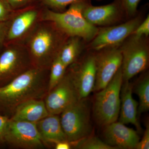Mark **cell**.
Listing matches in <instances>:
<instances>
[{"mask_svg":"<svg viewBox=\"0 0 149 149\" xmlns=\"http://www.w3.org/2000/svg\"><path fill=\"white\" fill-rule=\"evenodd\" d=\"M5 143L19 148L35 149L45 146L35 123L9 118L6 128Z\"/></svg>","mask_w":149,"mask_h":149,"instance_id":"7","label":"cell"},{"mask_svg":"<svg viewBox=\"0 0 149 149\" xmlns=\"http://www.w3.org/2000/svg\"><path fill=\"white\" fill-rule=\"evenodd\" d=\"M95 54L96 77L94 91L104 89L111 81L122 65V56L119 47L107 48Z\"/></svg>","mask_w":149,"mask_h":149,"instance_id":"9","label":"cell"},{"mask_svg":"<svg viewBox=\"0 0 149 149\" xmlns=\"http://www.w3.org/2000/svg\"><path fill=\"white\" fill-rule=\"evenodd\" d=\"M123 81L120 67L106 87L97 92L93 115L99 125L105 126L117 121L120 110V93Z\"/></svg>","mask_w":149,"mask_h":149,"instance_id":"3","label":"cell"},{"mask_svg":"<svg viewBox=\"0 0 149 149\" xmlns=\"http://www.w3.org/2000/svg\"><path fill=\"white\" fill-rule=\"evenodd\" d=\"M9 119V118L7 116L0 114V146L6 143L5 137Z\"/></svg>","mask_w":149,"mask_h":149,"instance_id":"26","label":"cell"},{"mask_svg":"<svg viewBox=\"0 0 149 149\" xmlns=\"http://www.w3.org/2000/svg\"><path fill=\"white\" fill-rule=\"evenodd\" d=\"M57 34L50 28L42 27L32 36L30 40V51L37 67L44 68L50 62L52 63L56 49L59 50L60 49L58 48L59 37Z\"/></svg>","mask_w":149,"mask_h":149,"instance_id":"8","label":"cell"},{"mask_svg":"<svg viewBox=\"0 0 149 149\" xmlns=\"http://www.w3.org/2000/svg\"><path fill=\"white\" fill-rule=\"evenodd\" d=\"M141 0H121L123 9L125 15L132 18L136 16L138 6Z\"/></svg>","mask_w":149,"mask_h":149,"instance_id":"24","label":"cell"},{"mask_svg":"<svg viewBox=\"0 0 149 149\" xmlns=\"http://www.w3.org/2000/svg\"><path fill=\"white\" fill-rule=\"evenodd\" d=\"M147 38H138L131 35L119 47L122 56L121 67L123 81H129L148 66L149 48Z\"/></svg>","mask_w":149,"mask_h":149,"instance_id":"5","label":"cell"},{"mask_svg":"<svg viewBox=\"0 0 149 149\" xmlns=\"http://www.w3.org/2000/svg\"><path fill=\"white\" fill-rule=\"evenodd\" d=\"M49 114L45 101L42 99H32L17 106L10 118L36 123Z\"/></svg>","mask_w":149,"mask_h":149,"instance_id":"16","label":"cell"},{"mask_svg":"<svg viewBox=\"0 0 149 149\" xmlns=\"http://www.w3.org/2000/svg\"><path fill=\"white\" fill-rule=\"evenodd\" d=\"M11 9L17 8L26 5L33 0H6Z\"/></svg>","mask_w":149,"mask_h":149,"instance_id":"29","label":"cell"},{"mask_svg":"<svg viewBox=\"0 0 149 149\" xmlns=\"http://www.w3.org/2000/svg\"><path fill=\"white\" fill-rule=\"evenodd\" d=\"M104 142L116 149H135L140 141L138 132L118 121L104 126Z\"/></svg>","mask_w":149,"mask_h":149,"instance_id":"13","label":"cell"},{"mask_svg":"<svg viewBox=\"0 0 149 149\" xmlns=\"http://www.w3.org/2000/svg\"><path fill=\"white\" fill-rule=\"evenodd\" d=\"M72 144L77 149H116L95 136H89Z\"/></svg>","mask_w":149,"mask_h":149,"instance_id":"22","label":"cell"},{"mask_svg":"<svg viewBox=\"0 0 149 149\" xmlns=\"http://www.w3.org/2000/svg\"><path fill=\"white\" fill-rule=\"evenodd\" d=\"M11 10L6 0H0V22L7 20Z\"/></svg>","mask_w":149,"mask_h":149,"instance_id":"27","label":"cell"},{"mask_svg":"<svg viewBox=\"0 0 149 149\" xmlns=\"http://www.w3.org/2000/svg\"><path fill=\"white\" fill-rule=\"evenodd\" d=\"M136 149H149V125L147 123L146 129L141 141H139L136 147Z\"/></svg>","mask_w":149,"mask_h":149,"instance_id":"28","label":"cell"},{"mask_svg":"<svg viewBox=\"0 0 149 149\" xmlns=\"http://www.w3.org/2000/svg\"><path fill=\"white\" fill-rule=\"evenodd\" d=\"M37 15V11L30 10L17 16L8 29L6 36L8 40H16L24 35L36 21Z\"/></svg>","mask_w":149,"mask_h":149,"instance_id":"18","label":"cell"},{"mask_svg":"<svg viewBox=\"0 0 149 149\" xmlns=\"http://www.w3.org/2000/svg\"><path fill=\"white\" fill-rule=\"evenodd\" d=\"M45 104L49 114H61L79 100L70 73L65 74L61 81L46 95Z\"/></svg>","mask_w":149,"mask_h":149,"instance_id":"10","label":"cell"},{"mask_svg":"<svg viewBox=\"0 0 149 149\" xmlns=\"http://www.w3.org/2000/svg\"><path fill=\"white\" fill-rule=\"evenodd\" d=\"M48 79L44 68L36 67L0 86V114L8 117L23 102L44 97L48 93Z\"/></svg>","mask_w":149,"mask_h":149,"instance_id":"1","label":"cell"},{"mask_svg":"<svg viewBox=\"0 0 149 149\" xmlns=\"http://www.w3.org/2000/svg\"><path fill=\"white\" fill-rule=\"evenodd\" d=\"M91 0H42L44 4L54 9H64L68 6L79 2Z\"/></svg>","mask_w":149,"mask_h":149,"instance_id":"23","label":"cell"},{"mask_svg":"<svg viewBox=\"0 0 149 149\" xmlns=\"http://www.w3.org/2000/svg\"><path fill=\"white\" fill-rule=\"evenodd\" d=\"M27 61L17 48H9L0 56V86L27 70Z\"/></svg>","mask_w":149,"mask_h":149,"instance_id":"14","label":"cell"},{"mask_svg":"<svg viewBox=\"0 0 149 149\" xmlns=\"http://www.w3.org/2000/svg\"><path fill=\"white\" fill-rule=\"evenodd\" d=\"M8 27L5 22H0V45L2 43L7 35Z\"/></svg>","mask_w":149,"mask_h":149,"instance_id":"30","label":"cell"},{"mask_svg":"<svg viewBox=\"0 0 149 149\" xmlns=\"http://www.w3.org/2000/svg\"><path fill=\"white\" fill-rule=\"evenodd\" d=\"M70 143L68 141H63L55 143L56 149H70L71 148Z\"/></svg>","mask_w":149,"mask_h":149,"instance_id":"31","label":"cell"},{"mask_svg":"<svg viewBox=\"0 0 149 149\" xmlns=\"http://www.w3.org/2000/svg\"><path fill=\"white\" fill-rule=\"evenodd\" d=\"M143 20V17L137 15L121 24L99 28L95 37L90 42L89 47L97 52L107 48L118 47Z\"/></svg>","mask_w":149,"mask_h":149,"instance_id":"6","label":"cell"},{"mask_svg":"<svg viewBox=\"0 0 149 149\" xmlns=\"http://www.w3.org/2000/svg\"><path fill=\"white\" fill-rule=\"evenodd\" d=\"M132 35L138 38L148 37L149 35V15L141 22Z\"/></svg>","mask_w":149,"mask_h":149,"instance_id":"25","label":"cell"},{"mask_svg":"<svg viewBox=\"0 0 149 149\" xmlns=\"http://www.w3.org/2000/svg\"><path fill=\"white\" fill-rule=\"evenodd\" d=\"M81 40L80 37H70L60 49L58 56L67 68L73 63L80 55L82 48Z\"/></svg>","mask_w":149,"mask_h":149,"instance_id":"19","label":"cell"},{"mask_svg":"<svg viewBox=\"0 0 149 149\" xmlns=\"http://www.w3.org/2000/svg\"><path fill=\"white\" fill-rule=\"evenodd\" d=\"M88 1L83 9V15L91 24L96 26L107 27L118 23L125 15L121 0H114L106 5L94 6Z\"/></svg>","mask_w":149,"mask_h":149,"instance_id":"11","label":"cell"},{"mask_svg":"<svg viewBox=\"0 0 149 149\" xmlns=\"http://www.w3.org/2000/svg\"><path fill=\"white\" fill-rule=\"evenodd\" d=\"M88 1L72 4L63 12L48 10L43 17L54 24L62 33L91 42L97 33L99 28L90 24L83 16V9Z\"/></svg>","mask_w":149,"mask_h":149,"instance_id":"2","label":"cell"},{"mask_svg":"<svg viewBox=\"0 0 149 149\" xmlns=\"http://www.w3.org/2000/svg\"><path fill=\"white\" fill-rule=\"evenodd\" d=\"M67 67L57 55L51 63L50 73L48 79V93L53 89L65 74Z\"/></svg>","mask_w":149,"mask_h":149,"instance_id":"21","label":"cell"},{"mask_svg":"<svg viewBox=\"0 0 149 149\" xmlns=\"http://www.w3.org/2000/svg\"><path fill=\"white\" fill-rule=\"evenodd\" d=\"M133 85L129 81H123L120 90V106L119 121L124 124L134 125L139 132L142 131L138 120L139 103L133 98Z\"/></svg>","mask_w":149,"mask_h":149,"instance_id":"15","label":"cell"},{"mask_svg":"<svg viewBox=\"0 0 149 149\" xmlns=\"http://www.w3.org/2000/svg\"><path fill=\"white\" fill-rule=\"evenodd\" d=\"M36 125L45 144L67 141L58 115L49 114L36 123Z\"/></svg>","mask_w":149,"mask_h":149,"instance_id":"17","label":"cell"},{"mask_svg":"<svg viewBox=\"0 0 149 149\" xmlns=\"http://www.w3.org/2000/svg\"><path fill=\"white\" fill-rule=\"evenodd\" d=\"M91 103L87 98L78 100L61 113L62 128L70 143L91 136Z\"/></svg>","mask_w":149,"mask_h":149,"instance_id":"4","label":"cell"},{"mask_svg":"<svg viewBox=\"0 0 149 149\" xmlns=\"http://www.w3.org/2000/svg\"><path fill=\"white\" fill-rule=\"evenodd\" d=\"M70 74L79 100L87 98L91 92L94 91L95 84V54L87 56L77 68L70 72Z\"/></svg>","mask_w":149,"mask_h":149,"instance_id":"12","label":"cell"},{"mask_svg":"<svg viewBox=\"0 0 149 149\" xmlns=\"http://www.w3.org/2000/svg\"><path fill=\"white\" fill-rule=\"evenodd\" d=\"M135 91L139 99L138 115L149 110V75L146 73L140 78L135 87Z\"/></svg>","mask_w":149,"mask_h":149,"instance_id":"20","label":"cell"}]
</instances>
